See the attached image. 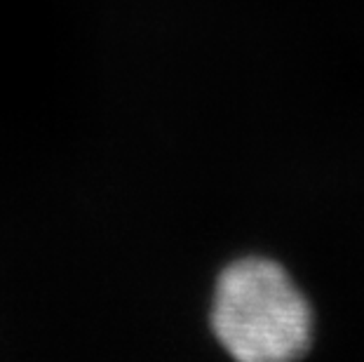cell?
Instances as JSON below:
<instances>
[{
	"instance_id": "6da1fadb",
	"label": "cell",
	"mask_w": 364,
	"mask_h": 362,
	"mask_svg": "<svg viewBox=\"0 0 364 362\" xmlns=\"http://www.w3.org/2000/svg\"><path fill=\"white\" fill-rule=\"evenodd\" d=\"M209 329L237 362H291L313 348L315 313L282 264L242 257L216 278Z\"/></svg>"
}]
</instances>
